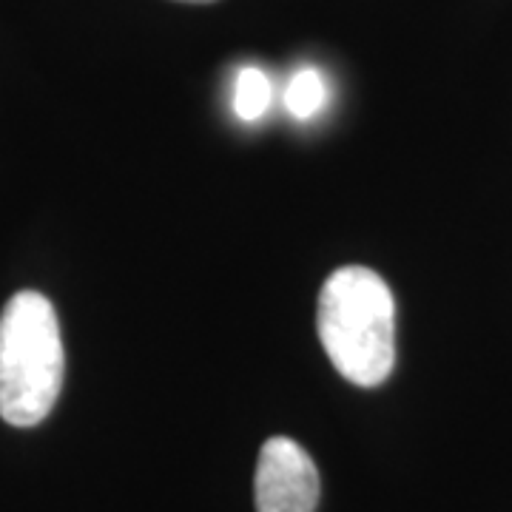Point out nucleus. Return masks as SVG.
I'll return each mask as SVG.
<instances>
[{"label": "nucleus", "instance_id": "1", "mask_svg": "<svg viewBox=\"0 0 512 512\" xmlns=\"http://www.w3.org/2000/svg\"><path fill=\"white\" fill-rule=\"evenodd\" d=\"M316 328L339 376L359 387L387 382L396 365V305L376 271L348 265L330 274L319 293Z\"/></svg>", "mask_w": 512, "mask_h": 512}, {"label": "nucleus", "instance_id": "2", "mask_svg": "<svg viewBox=\"0 0 512 512\" xmlns=\"http://www.w3.org/2000/svg\"><path fill=\"white\" fill-rule=\"evenodd\" d=\"M66 353L52 302L37 291L15 293L0 313V419L35 427L63 390Z\"/></svg>", "mask_w": 512, "mask_h": 512}, {"label": "nucleus", "instance_id": "3", "mask_svg": "<svg viewBox=\"0 0 512 512\" xmlns=\"http://www.w3.org/2000/svg\"><path fill=\"white\" fill-rule=\"evenodd\" d=\"M254 495L256 512H313L319 504V470L293 439H268L256 461Z\"/></svg>", "mask_w": 512, "mask_h": 512}, {"label": "nucleus", "instance_id": "4", "mask_svg": "<svg viewBox=\"0 0 512 512\" xmlns=\"http://www.w3.org/2000/svg\"><path fill=\"white\" fill-rule=\"evenodd\" d=\"M271 80L262 69H242L237 77V89H234V111L239 114V120L245 123H256L262 120L268 109H271Z\"/></svg>", "mask_w": 512, "mask_h": 512}, {"label": "nucleus", "instance_id": "5", "mask_svg": "<svg viewBox=\"0 0 512 512\" xmlns=\"http://www.w3.org/2000/svg\"><path fill=\"white\" fill-rule=\"evenodd\" d=\"M325 100H328V89H325V80L316 69H299L285 89V106L296 120L316 117L325 106Z\"/></svg>", "mask_w": 512, "mask_h": 512}, {"label": "nucleus", "instance_id": "6", "mask_svg": "<svg viewBox=\"0 0 512 512\" xmlns=\"http://www.w3.org/2000/svg\"><path fill=\"white\" fill-rule=\"evenodd\" d=\"M180 3H214V0H180Z\"/></svg>", "mask_w": 512, "mask_h": 512}]
</instances>
